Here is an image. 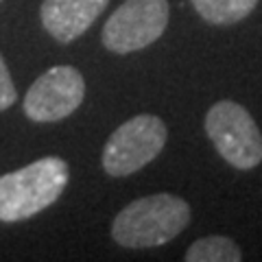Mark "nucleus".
I'll use <instances>...</instances> for the list:
<instances>
[{
    "mask_svg": "<svg viewBox=\"0 0 262 262\" xmlns=\"http://www.w3.org/2000/svg\"><path fill=\"white\" fill-rule=\"evenodd\" d=\"M190 206L175 194H151L131 201L112 225L114 241L129 249H151L166 245L190 223Z\"/></svg>",
    "mask_w": 262,
    "mask_h": 262,
    "instance_id": "nucleus-1",
    "label": "nucleus"
},
{
    "mask_svg": "<svg viewBox=\"0 0 262 262\" xmlns=\"http://www.w3.org/2000/svg\"><path fill=\"white\" fill-rule=\"evenodd\" d=\"M70 168L61 158L48 155L0 177V221L15 223L39 214L59 199L68 186Z\"/></svg>",
    "mask_w": 262,
    "mask_h": 262,
    "instance_id": "nucleus-2",
    "label": "nucleus"
},
{
    "mask_svg": "<svg viewBox=\"0 0 262 262\" xmlns=\"http://www.w3.org/2000/svg\"><path fill=\"white\" fill-rule=\"evenodd\" d=\"M206 134L227 164L251 170L262 162V134L253 116L234 101H219L206 114Z\"/></svg>",
    "mask_w": 262,
    "mask_h": 262,
    "instance_id": "nucleus-3",
    "label": "nucleus"
},
{
    "mask_svg": "<svg viewBox=\"0 0 262 262\" xmlns=\"http://www.w3.org/2000/svg\"><path fill=\"white\" fill-rule=\"evenodd\" d=\"M166 144V125L153 114H140L110 136L103 149V168L112 177H127L153 162Z\"/></svg>",
    "mask_w": 262,
    "mask_h": 262,
    "instance_id": "nucleus-4",
    "label": "nucleus"
},
{
    "mask_svg": "<svg viewBox=\"0 0 262 262\" xmlns=\"http://www.w3.org/2000/svg\"><path fill=\"white\" fill-rule=\"evenodd\" d=\"M168 0H125L103 27L107 51L127 55L151 46L168 24Z\"/></svg>",
    "mask_w": 262,
    "mask_h": 262,
    "instance_id": "nucleus-5",
    "label": "nucleus"
},
{
    "mask_svg": "<svg viewBox=\"0 0 262 262\" xmlns=\"http://www.w3.org/2000/svg\"><path fill=\"white\" fill-rule=\"evenodd\" d=\"M83 96V75L75 66H55L29 88L24 96V114L35 122H55L75 114Z\"/></svg>",
    "mask_w": 262,
    "mask_h": 262,
    "instance_id": "nucleus-6",
    "label": "nucleus"
},
{
    "mask_svg": "<svg viewBox=\"0 0 262 262\" xmlns=\"http://www.w3.org/2000/svg\"><path fill=\"white\" fill-rule=\"evenodd\" d=\"M110 0H44L39 18L59 44H70L92 27Z\"/></svg>",
    "mask_w": 262,
    "mask_h": 262,
    "instance_id": "nucleus-7",
    "label": "nucleus"
},
{
    "mask_svg": "<svg viewBox=\"0 0 262 262\" xmlns=\"http://www.w3.org/2000/svg\"><path fill=\"white\" fill-rule=\"evenodd\" d=\"M190 5L206 22L227 27L247 18L256 9L258 0H190Z\"/></svg>",
    "mask_w": 262,
    "mask_h": 262,
    "instance_id": "nucleus-8",
    "label": "nucleus"
},
{
    "mask_svg": "<svg viewBox=\"0 0 262 262\" xmlns=\"http://www.w3.org/2000/svg\"><path fill=\"white\" fill-rule=\"evenodd\" d=\"M188 262H238L243 260L241 247L227 236H206L194 241L186 251Z\"/></svg>",
    "mask_w": 262,
    "mask_h": 262,
    "instance_id": "nucleus-9",
    "label": "nucleus"
},
{
    "mask_svg": "<svg viewBox=\"0 0 262 262\" xmlns=\"http://www.w3.org/2000/svg\"><path fill=\"white\" fill-rule=\"evenodd\" d=\"M15 98H18V92H15L13 79L9 75V68H7L3 55H0V112L9 110L15 103Z\"/></svg>",
    "mask_w": 262,
    "mask_h": 262,
    "instance_id": "nucleus-10",
    "label": "nucleus"
},
{
    "mask_svg": "<svg viewBox=\"0 0 262 262\" xmlns=\"http://www.w3.org/2000/svg\"><path fill=\"white\" fill-rule=\"evenodd\" d=\"M0 3H3V0H0Z\"/></svg>",
    "mask_w": 262,
    "mask_h": 262,
    "instance_id": "nucleus-11",
    "label": "nucleus"
}]
</instances>
